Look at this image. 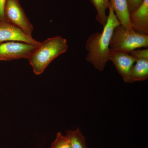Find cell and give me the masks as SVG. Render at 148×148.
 Returning <instances> with one entry per match:
<instances>
[{"label": "cell", "instance_id": "obj_1", "mask_svg": "<svg viewBox=\"0 0 148 148\" xmlns=\"http://www.w3.org/2000/svg\"><path fill=\"white\" fill-rule=\"evenodd\" d=\"M108 9V21L102 32L92 34L86 43V60L100 72L104 71L109 61L110 42L114 29L121 25L110 4Z\"/></svg>", "mask_w": 148, "mask_h": 148}, {"label": "cell", "instance_id": "obj_2", "mask_svg": "<svg viewBox=\"0 0 148 148\" xmlns=\"http://www.w3.org/2000/svg\"><path fill=\"white\" fill-rule=\"evenodd\" d=\"M69 45L61 36L49 38L40 42L28 58L36 75L42 73L51 61L67 51Z\"/></svg>", "mask_w": 148, "mask_h": 148}, {"label": "cell", "instance_id": "obj_3", "mask_svg": "<svg viewBox=\"0 0 148 148\" xmlns=\"http://www.w3.org/2000/svg\"><path fill=\"white\" fill-rule=\"evenodd\" d=\"M148 36L141 34L121 25L115 28L110 42L111 50L129 53L141 48H147Z\"/></svg>", "mask_w": 148, "mask_h": 148}, {"label": "cell", "instance_id": "obj_4", "mask_svg": "<svg viewBox=\"0 0 148 148\" xmlns=\"http://www.w3.org/2000/svg\"><path fill=\"white\" fill-rule=\"evenodd\" d=\"M6 20L32 36L34 27L21 7L18 0H6L4 7Z\"/></svg>", "mask_w": 148, "mask_h": 148}, {"label": "cell", "instance_id": "obj_5", "mask_svg": "<svg viewBox=\"0 0 148 148\" xmlns=\"http://www.w3.org/2000/svg\"><path fill=\"white\" fill-rule=\"evenodd\" d=\"M38 46L19 42L2 43L0 44V61L28 59Z\"/></svg>", "mask_w": 148, "mask_h": 148}, {"label": "cell", "instance_id": "obj_6", "mask_svg": "<svg viewBox=\"0 0 148 148\" xmlns=\"http://www.w3.org/2000/svg\"><path fill=\"white\" fill-rule=\"evenodd\" d=\"M109 60L113 63L125 83L134 82L131 76L132 68L135 62V58L133 56L129 53L110 49Z\"/></svg>", "mask_w": 148, "mask_h": 148}, {"label": "cell", "instance_id": "obj_7", "mask_svg": "<svg viewBox=\"0 0 148 148\" xmlns=\"http://www.w3.org/2000/svg\"><path fill=\"white\" fill-rule=\"evenodd\" d=\"M19 42L39 45L40 42L24 33L20 28L5 20L0 22V44L7 42Z\"/></svg>", "mask_w": 148, "mask_h": 148}, {"label": "cell", "instance_id": "obj_8", "mask_svg": "<svg viewBox=\"0 0 148 148\" xmlns=\"http://www.w3.org/2000/svg\"><path fill=\"white\" fill-rule=\"evenodd\" d=\"M130 54L135 59L131 72L133 82H143L148 78V49H135Z\"/></svg>", "mask_w": 148, "mask_h": 148}, {"label": "cell", "instance_id": "obj_9", "mask_svg": "<svg viewBox=\"0 0 148 148\" xmlns=\"http://www.w3.org/2000/svg\"><path fill=\"white\" fill-rule=\"evenodd\" d=\"M129 19L135 32L148 36V0H144L139 8L130 13Z\"/></svg>", "mask_w": 148, "mask_h": 148}, {"label": "cell", "instance_id": "obj_10", "mask_svg": "<svg viewBox=\"0 0 148 148\" xmlns=\"http://www.w3.org/2000/svg\"><path fill=\"white\" fill-rule=\"evenodd\" d=\"M120 24L127 29H132L129 19L127 0H109Z\"/></svg>", "mask_w": 148, "mask_h": 148}, {"label": "cell", "instance_id": "obj_11", "mask_svg": "<svg viewBox=\"0 0 148 148\" xmlns=\"http://www.w3.org/2000/svg\"><path fill=\"white\" fill-rule=\"evenodd\" d=\"M96 11V20L104 27L108 21V15L106 10L109 8V0H90Z\"/></svg>", "mask_w": 148, "mask_h": 148}, {"label": "cell", "instance_id": "obj_12", "mask_svg": "<svg viewBox=\"0 0 148 148\" xmlns=\"http://www.w3.org/2000/svg\"><path fill=\"white\" fill-rule=\"evenodd\" d=\"M66 133L71 148H88L85 137L79 129L68 130Z\"/></svg>", "mask_w": 148, "mask_h": 148}, {"label": "cell", "instance_id": "obj_13", "mask_svg": "<svg viewBox=\"0 0 148 148\" xmlns=\"http://www.w3.org/2000/svg\"><path fill=\"white\" fill-rule=\"evenodd\" d=\"M50 148H71V147L66 135H63L61 132H58Z\"/></svg>", "mask_w": 148, "mask_h": 148}, {"label": "cell", "instance_id": "obj_14", "mask_svg": "<svg viewBox=\"0 0 148 148\" xmlns=\"http://www.w3.org/2000/svg\"><path fill=\"white\" fill-rule=\"evenodd\" d=\"M144 0H127L129 13L136 10L142 4Z\"/></svg>", "mask_w": 148, "mask_h": 148}, {"label": "cell", "instance_id": "obj_15", "mask_svg": "<svg viewBox=\"0 0 148 148\" xmlns=\"http://www.w3.org/2000/svg\"><path fill=\"white\" fill-rule=\"evenodd\" d=\"M6 0H0V22L6 20L4 14V7Z\"/></svg>", "mask_w": 148, "mask_h": 148}]
</instances>
